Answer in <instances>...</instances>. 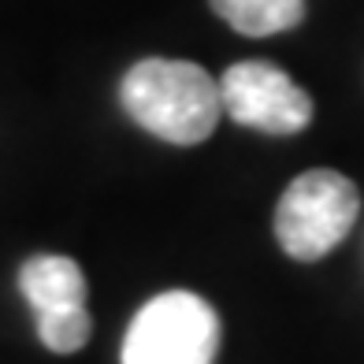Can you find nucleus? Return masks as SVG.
Wrapping results in <instances>:
<instances>
[{"label":"nucleus","instance_id":"f257e3e1","mask_svg":"<svg viewBox=\"0 0 364 364\" xmlns=\"http://www.w3.org/2000/svg\"><path fill=\"white\" fill-rule=\"evenodd\" d=\"M119 101L141 130L171 145L212 138L223 101L220 78L190 60H141L119 82Z\"/></svg>","mask_w":364,"mask_h":364},{"label":"nucleus","instance_id":"f03ea898","mask_svg":"<svg viewBox=\"0 0 364 364\" xmlns=\"http://www.w3.org/2000/svg\"><path fill=\"white\" fill-rule=\"evenodd\" d=\"M360 212V193L338 171H305L279 197L275 238L294 260H320L350 235Z\"/></svg>","mask_w":364,"mask_h":364},{"label":"nucleus","instance_id":"7ed1b4c3","mask_svg":"<svg viewBox=\"0 0 364 364\" xmlns=\"http://www.w3.org/2000/svg\"><path fill=\"white\" fill-rule=\"evenodd\" d=\"M220 316L205 297L168 290L138 309L123 338V364H212Z\"/></svg>","mask_w":364,"mask_h":364},{"label":"nucleus","instance_id":"20e7f679","mask_svg":"<svg viewBox=\"0 0 364 364\" xmlns=\"http://www.w3.org/2000/svg\"><path fill=\"white\" fill-rule=\"evenodd\" d=\"M223 115L264 134H297L312 123V97L268 60H242L220 78Z\"/></svg>","mask_w":364,"mask_h":364},{"label":"nucleus","instance_id":"39448f33","mask_svg":"<svg viewBox=\"0 0 364 364\" xmlns=\"http://www.w3.org/2000/svg\"><path fill=\"white\" fill-rule=\"evenodd\" d=\"M19 290L34 309V316L86 309V275L71 257H60V253L30 257L19 272Z\"/></svg>","mask_w":364,"mask_h":364},{"label":"nucleus","instance_id":"423d86ee","mask_svg":"<svg viewBox=\"0 0 364 364\" xmlns=\"http://www.w3.org/2000/svg\"><path fill=\"white\" fill-rule=\"evenodd\" d=\"M212 11L245 38H272L305 19V0H212Z\"/></svg>","mask_w":364,"mask_h":364},{"label":"nucleus","instance_id":"0eeeda50","mask_svg":"<svg viewBox=\"0 0 364 364\" xmlns=\"http://www.w3.org/2000/svg\"><path fill=\"white\" fill-rule=\"evenodd\" d=\"M90 312L71 309V312H53V316H38V338L45 350L53 353H75L90 342Z\"/></svg>","mask_w":364,"mask_h":364}]
</instances>
